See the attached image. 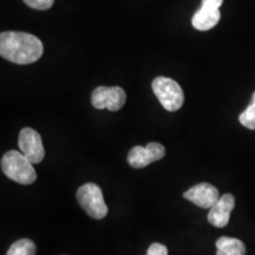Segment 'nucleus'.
Instances as JSON below:
<instances>
[{"instance_id":"ddd939ff","label":"nucleus","mask_w":255,"mask_h":255,"mask_svg":"<svg viewBox=\"0 0 255 255\" xmlns=\"http://www.w3.org/2000/svg\"><path fill=\"white\" fill-rule=\"evenodd\" d=\"M239 121L247 129L255 130V92L253 94V97H252V103L239 116Z\"/></svg>"},{"instance_id":"9d476101","label":"nucleus","mask_w":255,"mask_h":255,"mask_svg":"<svg viewBox=\"0 0 255 255\" xmlns=\"http://www.w3.org/2000/svg\"><path fill=\"white\" fill-rule=\"evenodd\" d=\"M221 18L220 8L215 6L202 4L201 8L193 15L191 24L199 31H208L218 25Z\"/></svg>"},{"instance_id":"2eb2a0df","label":"nucleus","mask_w":255,"mask_h":255,"mask_svg":"<svg viewBox=\"0 0 255 255\" xmlns=\"http://www.w3.org/2000/svg\"><path fill=\"white\" fill-rule=\"evenodd\" d=\"M146 255H168V250L164 245L162 244H152L150 247H149L148 252H146Z\"/></svg>"},{"instance_id":"4468645a","label":"nucleus","mask_w":255,"mask_h":255,"mask_svg":"<svg viewBox=\"0 0 255 255\" xmlns=\"http://www.w3.org/2000/svg\"><path fill=\"white\" fill-rule=\"evenodd\" d=\"M24 2L28 7L33 9H39V11H46L52 7L55 0H24Z\"/></svg>"},{"instance_id":"f03ea898","label":"nucleus","mask_w":255,"mask_h":255,"mask_svg":"<svg viewBox=\"0 0 255 255\" xmlns=\"http://www.w3.org/2000/svg\"><path fill=\"white\" fill-rule=\"evenodd\" d=\"M1 170L9 180L20 184H32L37 180L33 163L17 150L5 152L1 157Z\"/></svg>"},{"instance_id":"39448f33","label":"nucleus","mask_w":255,"mask_h":255,"mask_svg":"<svg viewBox=\"0 0 255 255\" xmlns=\"http://www.w3.org/2000/svg\"><path fill=\"white\" fill-rule=\"evenodd\" d=\"M126 91L120 87H98L91 95V103L96 109L119 111L126 104Z\"/></svg>"},{"instance_id":"423d86ee","label":"nucleus","mask_w":255,"mask_h":255,"mask_svg":"<svg viewBox=\"0 0 255 255\" xmlns=\"http://www.w3.org/2000/svg\"><path fill=\"white\" fill-rule=\"evenodd\" d=\"M18 145L20 151L30 159L33 164L40 163L45 157L41 137L36 130L32 128H24L19 132Z\"/></svg>"},{"instance_id":"f257e3e1","label":"nucleus","mask_w":255,"mask_h":255,"mask_svg":"<svg viewBox=\"0 0 255 255\" xmlns=\"http://www.w3.org/2000/svg\"><path fill=\"white\" fill-rule=\"evenodd\" d=\"M44 46L39 38L26 32L5 31L0 34V55L8 62L26 65L43 56Z\"/></svg>"},{"instance_id":"6e6552de","label":"nucleus","mask_w":255,"mask_h":255,"mask_svg":"<svg viewBox=\"0 0 255 255\" xmlns=\"http://www.w3.org/2000/svg\"><path fill=\"white\" fill-rule=\"evenodd\" d=\"M183 197L200 208L210 209L220 196L218 188L210 183L202 182L184 191Z\"/></svg>"},{"instance_id":"20e7f679","label":"nucleus","mask_w":255,"mask_h":255,"mask_svg":"<svg viewBox=\"0 0 255 255\" xmlns=\"http://www.w3.org/2000/svg\"><path fill=\"white\" fill-rule=\"evenodd\" d=\"M79 206L92 219L101 220L107 216L108 207L105 205L102 189L95 183H85L77 190Z\"/></svg>"},{"instance_id":"0eeeda50","label":"nucleus","mask_w":255,"mask_h":255,"mask_svg":"<svg viewBox=\"0 0 255 255\" xmlns=\"http://www.w3.org/2000/svg\"><path fill=\"white\" fill-rule=\"evenodd\" d=\"M165 148L161 143L150 142L146 146L136 145L128 154V163L132 168L141 169L149 165L152 162L163 158Z\"/></svg>"},{"instance_id":"f8f14e48","label":"nucleus","mask_w":255,"mask_h":255,"mask_svg":"<svg viewBox=\"0 0 255 255\" xmlns=\"http://www.w3.org/2000/svg\"><path fill=\"white\" fill-rule=\"evenodd\" d=\"M36 244L30 239H20L15 241L6 255H36Z\"/></svg>"},{"instance_id":"1a4fd4ad","label":"nucleus","mask_w":255,"mask_h":255,"mask_svg":"<svg viewBox=\"0 0 255 255\" xmlns=\"http://www.w3.org/2000/svg\"><path fill=\"white\" fill-rule=\"evenodd\" d=\"M235 199L232 194H225L210 207L208 221L216 228H223L228 225L232 210L234 209Z\"/></svg>"},{"instance_id":"7ed1b4c3","label":"nucleus","mask_w":255,"mask_h":255,"mask_svg":"<svg viewBox=\"0 0 255 255\" xmlns=\"http://www.w3.org/2000/svg\"><path fill=\"white\" fill-rule=\"evenodd\" d=\"M152 91L162 107L167 111L174 113L182 108L184 94L177 82L168 77H156L152 81Z\"/></svg>"},{"instance_id":"9b49d317","label":"nucleus","mask_w":255,"mask_h":255,"mask_svg":"<svg viewBox=\"0 0 255 255\" xmlns=\"http://www.w3.org/2000/svg\"><path fill=\"white\" fill-rule=\"evenodd\" d=\"M246 246L235 238L221 237L216 241V255H245Z\"/></svg>"}]
</instances>
